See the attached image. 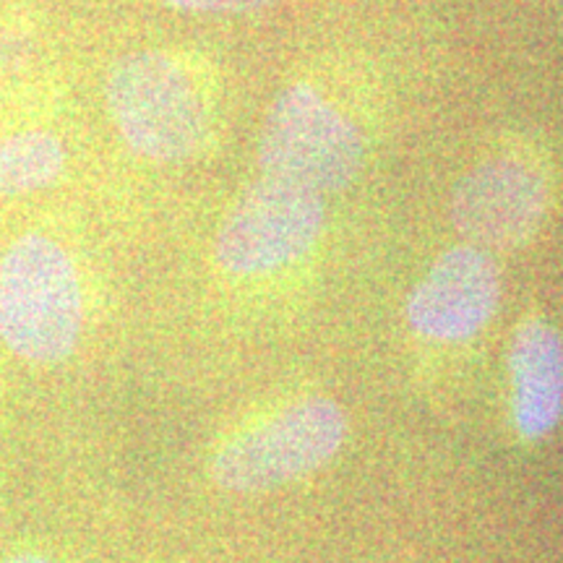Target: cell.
<instances>
[{
	"label": "cell",
	"instance_id": "cell-8",
	"mask_svg": "<svg viewBox=\"0 0 563 563\" xmlns=\"http://www.w3.org/2000/svg\"><path fill=\"white\" fill-rule=\"evenodd\" d=\"M509 397L525 441L548 439L563 420V336L545 319H525L514 332Z\"/></svg>",
	"mask_w": 563,
	"mask_h": 563
},
{
	"label": "cell",
	"instance_id": "cell-1",
	"mask_svg": "<svg viewBox=\"0 0 563 563\" xmlns=\"http://www.w3.org/2000/svg\"><path fill=\"white\" fill-rule=\"evenodd\" d=\"M87 302L79 266L45 232H24L0 256V342L32 365L68 361L79 347Z\"/></svg>",
	"mask_w": 563,
	"mask_h": 563
},
{
	"label": "cell",
	"instance_id": "cell-5",
	"mask_svg": "<svg viewBox=\"0 0 563 563\" xmlns=\"http://www.w3.org/2000/svg\"><path fill=\"white\" fill-rule=\"evenodd\" d=\"M323 230L327 196L262 175L224 214L214 258L232 277H262L308 256Z\"/></svg>",
	"mask_w": 563,
	"mask_h": 563
},
{
	"label": "cell",
	"instance_id": "cell-11",
	"mask_svg": "<svg viewBox=\"0 0 563 563\" xmlns=\"http://www.w3.org/2000/svg\"><path fill=\"white\" fill-rule=\"evenodd\" d=\"M30 58V40L24 34L0 30V76L13 74Z\"/></svg>",
	"mask_w": 563,
	"mask_h": 563
},
{
	"label": "cell",
	"instance_id": "cell-6",
	"mask_svg": "<svg viewBox=\"0 0 563 563\" xmlns=\"http://www.w3.org/2000/svg\"><path fill=\"white\" fill-rule=\"evenodd\" d=\"M551 188L543 170L525 157L498 154L456 183L452 222L464 243L483 251H509L532 241L545 222Z\"/></svg>",
	"mask_w": 563,
	"mask_h": 563
},
{
	"label": "cell",
	"instance_id": "cell-4",
	"mask_svg": "<svg viewBox=\"0 0 563 563\" xmlns=\"http://www.w3.org/2000/svg\"><path fill=\"white\" fill-rule=\"evenodd\" d=\"M347 439V418L332 399L311 397L230 433L214 456L211 477L230 493H258L316 473Z\"/></svg>",
	"mask_w": 563,
	"mask_h": 563
},
{
	"label": "cell",
	"instance_id": "cell-2",
	"mask_svg": "<svg viewBox=\"0 0 563 563\" xmlns=\"http://www.w3.org/2000/svg\"><path fill=\"white\" fill-rule=\"evenodd\" d=\"M112 123L139 157L173 165L201 152L209 136L207 97L170 53L123 55L104 81Z\"/></svg>",
	"mask_w": 563,
	"mask_h": 563
},
{
	"label": "cell",
	"instance_id": "cell-7",
	"mask_svg": "<svg viewBox=\"0 0 563 563\" xmlns=\"http://www.w3.org/2000/svg\"><path fill=\"white\" fill-rule=\"evenodd\" d=\"M501 302V274L488 251L441 253L407 300V323L422 340L462 344L488 327Z\"/></svg>",
	"mask_w": 563,
	"mask_h": 563
},
{
	"label": "cell",
	"instance_id": "cell-3",
	"mask_svg": "<svg viewBox=\"0 0 563 563\" xmlns=\"http://www.w3.org/2000/svg\"><path fill=\"white\" fill-rule=\"evenodd\" d=\"M264 178L329 196L355 183L365 165V136L355 118L311 84L282 89L258 136Z\"/></svg>",
	"mask_w": 563,
	"mask_h": 563
},
{
	"label": "cell",
	"instance_id": "cell-9",
	"mask_svg": "<svg viewBox=\"0 0 563 563\" xmlns=\"http://www.w3.org/2000/svg\"><path fill=\"white\" fill-rule=\"evenodd\" d=\"M66 162V141L51 131L0 136V196H24L53 186Z\"/></svg>",
	"mask_w": 563,
	"mask_h": 563
},
{
	"label": "cell",
	"instance_id": "cell-12",
	"mask_svg": "<svg viewBox=\"0 0 563 563\" xmlns=\"http://www.w3.org/2000/svg\"><path fill=\"white\" fill-rule=\"evenodd\" d=\"M0 563H58V561H53L51 555L40 551H21V553L9 555V559H3Z\"/></svg>",
	"mask_w": 563,
	"mask_h": 563
},
{
	"label": "cell",
	"instance_id": "cell-10",
	"mask_svg": "<svg viewBox=\"0 0 563 563\" xmlns=\"http://www.w3.org/2000/svg\"><path fill=\"white\" fill-rule=\"evenodd\" d=\"M162 3L191 13H251L266 9L277 0H162Z\"/></svg>",
	"mask_w": 563,
	"mask_h": 563
}]
</instances>
